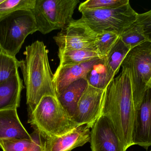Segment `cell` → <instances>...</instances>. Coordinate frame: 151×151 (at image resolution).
I'll return each mask as SVG.
<instances>
[{"label": "cell", "instance_id": "11", "mask_svg": "<svg viewBox=\"0 0 151 151\" xmlns=\"http://www.w3.org/2000/svg\"><path fill=\"white\" fill-rule=\"evenodd\" d=\"M132 144L147 150L151 146V88L145 91L135 110Z\"/></svg>", "mask_w": 151, "mask_h": 151}, {"label": "cell", "instance_id": "23", "mask_svg": "<svg viewBox=\"0 0 151 151\" xmlns=\"http://www.w3.org/2000/svg\"><path fill=\"white\" fill-rule=\"evenodd\" d=\"M36 0H4L0 3V18L17 11H32Z\"/></svg>", "mask_w": 151, "mask_h": 151}, {"label": "cell", "instance_id": "26", "mask_svg": "<svg viewBox=\"0 0 151 151\" xmlns=\"http://www.w3.org/2000/svg\"><path fill=\"white\" fill-rule=\"evenodd\" d=\"M136 22L142 26L148 40L151 41V10L145 13L138 14Z\"/></svg>", "mask_w": 151, "mask_h": 151}, {"label": "cell", "instance_id": "8", "mask_svg": "<svg viewBox=\"0 0 151 151\" xmlns=\"http://www.w3.org/2000/svg\"><path fill=\"white\" fill-rule=\"evenodd\" d=\"M96 34L88 26L74 20L54 36V40L58 51L90 49L96 51Z\"/></svg>", "mask_w": 151, "mask_h": 151}, {"label": "cell", "instance_id": "9", "mask_svg": "<svg viewBox=\"0 0 151 151\" xmlns=\"http://www.w3.org/2000/svg\"><path fill=\"white\" fill-rule=\"evenodd\" d=\"M104 90L88 84L72 117L77 125H86L91 129L101 114Z\"/></svg>", "mask_w": 151, "mask_h": 151}, {"label": "cell", "instance_id": "6", "mask_svg": "<svg viewBox=\"0 0 151 151\" xmlns=\"http://www.w3.org/2000/svg\"><path fill=\"white\" fill-rule=\"evenodd\" d=\"M79 0H36L32 11L38 31L43 35L63 29L71 23Z\"/></svg>", "mask_w": 151, "mask_h": 151}, {"label": "cell", "instance_id": "32", "mask_svg": "<svg viewBox=\"0 0 151 151\" xmlns=\"http://www.w3.org/2000/svg\"><path fill=\"white\" fill-rule=\"evenodd\" d=\"M150 151H151V150Z\"/></svg>", "mask_w": 151, "mask_h": 151}, {"label": "cell", "instance_id": "18", "mask_svg": "<svg viewBox=\"0 0 151 151\" xmlns=\"http://www.w3.org/2000/svg\"><path fill=\"white\" fill-rule=\"evenodd\" d=\"M58 56L59 64L58 67L78 64L101 58L96 51L90 49L58 51Z\"/></svg>", "mask_w": 151, "mask_h": 151}, {"label": "cell", "instance_id": "19", "mask_svg": "<svg viewBox=\"0 0 151 151\" xmlns=\"http://www.w3.org/2000/svg\"><path fill=\"white\" fill-rule=\"evenodd\" d=\"M130 50V48L127 46L119 37L109 53L104 58H103L104 59L107 66L115 75L119 71L122 62Z\"/></svg>", "mask_w": 151, "mask_h": 151}, {"label": "cell", "instance_id": "12", "mask_svg": "<svg viewBox=\"0 0 151 151\" xmlns=\"http://www.w3.org/2000/svg\"><path fill=\"white\" fill-rule=\"evenodd\" d=\"M90 128L86 125L78 126L62 135L46 138L45 151H71L90 142Z\"/></svg>", "mask_w": 151, "mask_h": 151}, {"label": "cell", "instance_id": "5", "mask_svg": "<svg viewBox=\"0 0 151 151\" xmlns=\"http://www.w3.org/2000/svg\"><path fill=\"white\" fill-rule=\"evenodd\" d=\"M81 13V17L78 20L96 34L107 31L119 36L135 23L138 14L129 2L117 8L85 11Z\"/></svg>", "mask_w": 151, "mask_h": 151}, {"label": "cell", "instance_id": "24", "mask_svg": "<svg viewBox=\"0 0 151 151\" xmlns=\"http://www.w3.org/2000/svg\"><path fill=\"white\" fill-rule=\"evenodd\" d=\"M129 2V0H88L80 4L78 10L81 12L85 11L117 8Z\"/></svg>", "mask_w": 151, "mask_h": 151}, {"label": "cell", "instance_id": "15", "mask_svg": "<svg viewBox=\"0 0 151 151\" xmlns=\"http://www.w3.org/2000/svg\"><path fill=\"white\" fill-rule=\"evenodd\" d=\"M23 82L18 73L0 83V111L19 107L21 92L24 88Z\"/></svg>", "mask_w": 151, "mask_h": 151}, {"label": "cell", "instance_id": "21", "mask_svg": "<svg viewBox=\"0 0 151 151\" xmlns=\"http://www.w3.org/2000/svg\"><path fill=\"white\" fill-rule=\"evenodd\" d=\"M119 37V35L113 32L106 31L96 34V51L101 58L107 55Z\"/></svg>", "mask_w": 151, "mask_h": 151}, {"label": "cell", "instance_id": "22", "mask_svg": "<svg viewBox=\"0 0 151 151\" xmlns=\"http://www.w3.org/2000/svg\"><path fill=\"white\" fill-rule=\"evenodd\" d=\"M20 61L16 57L5 53L0 54V83H3L11 77L18 73Z\"/></svg>", "mask_w": 151, "mask_h": 151}, {"label": "cell", "instance_id": "17", "mask_svg": "<svg viewBox=\"0 0 151 151\" xmlns=\"http://www.w3.org/2000/svg\"><path fill=\"white\" fill-rule=\"evenodd\" d=\"M115 76V74L107 66L104 59L101 58L89 71L85 79L90 86L104 90Z\"/></svg>", "mask_w": 151, "mask_h": 151}, {"label": "cell", "instance_id": "27", "mask_svg": "<svg viewBox=\"0 0 151 151\" xmlns=\"http://www.w3.org/2000/svg\"><path fill=\"white\" fill-rule=\"evenodd\" d=\"M31 135L33 139L34 143L30 151H45L44 143L42 141V136L40 133L35 130Z\"/></svg>", "mask_w": 151, "mask_h": 151}, {"label": "cell", "instance_id": "2", "mask_svg": "<svg viewBox=\"0 0 151 151\" xmlns=\"http://www.w3.org/2000/svg\"><path fill=\"white\" fill-rule=\"evenodd\" d=\"M24 59L20 61L26 90L28 115L33 112L42 97H57L54 74L50 65L48 50L43 42L37 40L26 47Z\"/></svg>", "mask_w": 151, "mask_h": 151}, {"label": "cell", "instance_id": "14", "mask_svg": "<svg viewBox=\"0 0 151 151\" xmlns=\"http://www.w3.org/2000/svg\"><path fill=\"white\" fill-rule=\"evenodd\" d=\"M11 139H32L21 123L16 109L0 111V141Z\"/></svg>", "mask_w": 151, "mask_h": 151}, {"label": "cell", "instance_id": "28", "mask_svg": "<svg viewBox=\"0 0 151 151\" xmlns=\"http://www.w3.org/2000/svg\"><path fill=\"white\" fill-rule=\"evenodd\" d=\"M4 53L3 50L1 46V44H0V54H1V53Z\"/></svg>", "mask_w": 151, "mask_h": 151}, {"label": "cell", "instance_id": "16", "mask_svg": "<svg viewBox=\"0 0 151 151\" xmlns=\"http://www.w3.org/2000/svg\"><path fill=\"white\" fill-rule=\"evenodd\" d=\"M88 85L86 80L82 78L69 85L57 95L58 101L72 118L77 103Z\"/></svg>", "mask_w": 151, "mask_h": 151}, {"label": "cell", "instance_id": "29", "mask_svg": "<svg viewBox=\"0 0 151 151\" xmlns=\"http://www.w3.org/2000/svg\"><path fill=\"white\" fill-rule=\"evenodd\" d=\"M149 87L151 88V79L150 80V83H149Z\"/></svg>", "mask_w": 151, "mask_h": 151}, {"label": "cell", "instance_id": "4", "mask_svg": "<svg viewBox=\"0 0 151 151\" xmlns=\"http://www.w3.org/2000/svg\"><path fill=\"white\" fill-rule=\"evenodd\" d=\"M38 31L32 11H17L0 18V44L4 53L16 57L26 37Z\"/></svg>", "mask_w": 151, "mask_h": 151}, {"label": "cell", "instance_id": "10", "mask_svg": "<svg viewBox=\"0 0 151 151\" xmlns=\"http://www.w3.org/2000/svg\"><path fill=\"white\" fill-rule=\"evenodd\" d=\"M91 151H126L111 121L100 115L91 128Z\"/></svg>", "mask_w": 151, "mask_h": 151}, {"label": "cell", "instance_id": "20", "mask_svg": "<svg viewBox=\"0 0 151 151\" xmlns=\"http://www.w3.org/2000/svg\"><path fill=\"white\" fill-rule=\"evenodd\" d=\"M120 38L130 49L145 42L149 41L145 34L142 26L137 24L136 21L124 31L120 35Z\"/></svg>", "mask_w": 151, "mask_h": 151}, {"label": "cell", "instance_id": "30", "mask_svg": "<svg viewBox=\"0 0 151 151\" xmlns=\"http://www.w3.org/2000/svg\"><path fill=\"white\" fill-rule=\"evenodd\" d=\"M4 1V0H0V3H1L3 1Z\"/></svg>", "mask_w": 151, "mask_h": 151}, {"label": "cell", "instance_id": "25", "mask_svg": "<svg viewBox=\"0 0 151 151\" xmlns=\"http://www.w3.org/2000/svg\"><path fill=\"white\" fill-rule=\"evenodd\" d=\"M33 143L32 137V140L4 139L0 141V148L3 151H30Z\"/></svg>", "mask_w": 151, "mask_h": 151}, {"label": "cell", "instance_id": "3", "mask_svg": "<svg viewBox=\"0 0 151 151\" xmlns=\"http://www.w3.org/2000/svg\"><path fill=\"white\" fill-rule=\"evenodd\" d=\"M28 116V123L45 139L62 135L79 126L53 96L42 97Z\"/></svg>", "mask_w": 151, "mask_h": 151}, {"label": "cell", "instance_id": "31", "mask_svg": "<svg viewBox=\"0 0 151 151\" xmlns=\"http://www.w3.org/2000/svg\"><path fill=\"white\" fill-rule=\"evenodd\" d=\"M150 42H151V41H150Z\"/></svg>", "mask_w": 151, "mask_h": 151}, {"label": "cell", "instance_id": "13", "mask_svg": "<svg viewBox=\"0 0 151 151\" xmlns=\"http://www.w3.org/2000/svg\"><path fill=\"white\" fill-rule=\"evenodd\" d=\"M99 59L78 64L58 67L54 74V82L57 95L76 81L82 78L85 79L86 74Z\"/></svg>", "mask_w": 151, "mask_h": 151}, {"label": "cell", "instance_id": "1", "mask_svg": "<svg viewBox=\"0 0 151 151\" xmlns=\"http://www.w3.org/2000/svg\"><path fill=\"white\" fill-rule=\"evenodd\" d=\"M100 115L111 121L126 151L133 145L134 103L130 78L126 69H122L104 90Z\"/></svg>", "mask_w": 151, "mask_h": 151}, {"label": "cell", "instance_id": "7", "mask_svg": "<svg viewBox=\"0 0 151 151\" xmlns=\"http://www.w3.org/2000/svg\"><path fill=\"white\" fill-rule=\"evenodd\" d=\"M121 66L129 74L135 110L149 88L151 79V42H145L130 50Z\"/></svg>", "mask_w": 151, "mask_h": 151}]
</instances>
